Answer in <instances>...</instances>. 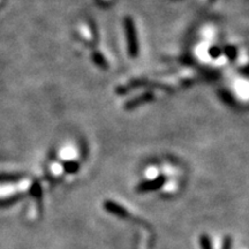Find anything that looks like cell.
I'll return each instance as SVG.
<instances>
[{"instance_id": "6da1fadb", "label": "cell", "mask_w": 249, "mask_h": 249, "mask_svg": "<svg viewBox=\"0 0 249 249\" xmlns=\"http://www.w3.org/2000/svg\"><path fill=\"white\" fill-rule=\"evenodd\" d=\"M165 180H166V179H165V177H160V178H156L154 180H150V181H145V182L141 183L140 186H138L136 191L140 192V193L156 191V189L160 188V187L164 185Z\"/></svg>"}, {"instance_id": "7a4b0ae2", "label": "cell", "mask_w": 249, "mask_h": 249, "mask_svg": "<svg viewBox=\"0 0 249 249\" xmlns=\"http://www.w3.org/2000/svg\"><path fill=\"white\" fill-rule=\"evenodd\" d=\"M104 207L107 211H110V213H113V214H117L118 217H121V218H128L129 217V213H127V211L124 210L123 207H120V205L116 204L114 202L107 201V203H105Z\"/></svg>"}, {"instance_id": "3957f363", "label": "cell", "mask_w": 249, "mask_h": 249, "mask_svg": "<svg viewBox=\"0 0 249 249\" xmlns=\"http://www.w3.org/2000/svg\"><path fill=\"white\" fill-rule=\"evenodd\" d=\"M200 242H201L202 249H211V242L207 235H201Z\"/></svg>"}, {"instance_id": "277c9868", "label": "cell", "mask_w": 249, "mask_h": 249, "mask_svg": "<svg viewBox=\"0 0 249 249\" xmlns=\"http://www.w3.org/2000/svg\"><path fill=\"white\" fill-rule=\"evenodd\" d=\"M231 247H232V239L226 238L225 241H224L223 249H231Z\"/></svg>"}]
</instances>
